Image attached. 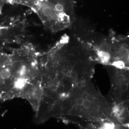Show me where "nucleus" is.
I'll return each instance as SVG.
<instances>
[{
    "label": "nucleus",
    "mask_w": 129,
    "mask_h": 129,
    "mask_svg": "<svg viewBox=\"0 0 129 129\" xmlns=\"http://www.w3.org/2000/svg\"><path fill=\"white\" fill-rule=\"evenodd\" d=\"M114 84L117 86H123L126 83L127 79L124 74L122 73L117 74L114 78Z\"/></svg>",
    "instance_id": "f257e3e1"
},
{
    "label": "nucleus",
    "mask_w": 129,
    "mask_h": 129,
    "mask_svg": "<svg viewBox=\"0 0 129 129\" xmlns=\"http://www.w3.org/2000/svg\"><path fill=\"white\" fill-rule=\"evenodd\" d=\"M27 80L24 77H19L16 79L14 83V86L17 89H22L26 86Z\"/></svg>",
    "instance_id": "f03ea898"
},
{
    "label": "nucleus",
    "mask_w": 129,
    "mask_h": 129,
    "mask_svg": "<svg viewBox=\"0 0 129 129\" xmlns=\"http://www.w3.org/2000/svg\"><path fill=\"white\" fill-rule=\"evenodd\" d=\"M41 12L44 16L47 18L52 17L54 14L53 9L48 6H43L41 9Z\"/></svg>",
    "instance_id": "7ed1b4c3"
},
{
    "label": "nucleus",
    "mask_w": 129,
    "mask_h": 129,
    "mask_svg": "<svg viewBox=\"0 0 129 129\" xmlns=\"http://www.w3.org/2000/svg\"><path fill=\"white\" fill-rule=\"evenodd\" d=\"M111 64L113 66V67L118 69H123L126 67L125 61L121 60L114 61Z\"/></svg>",
    "instance_id": "20e7f679"
},
{
    "label": "nucleus",
    "mask_w": 129,
    "mask_h": 129,
    "mask_svg": "<svg viewBox=\"0 0 129 129\" xmlns=\"http://www.w3.org/2000/svg\"><path fill=\"white\" fill-rule=\"evenodd\" d=\"M115 125L112 122H105L102 125L100 128L105 129H114Z\"/></svg>",
    "instance_id": "39448f33"
},
{
    "label": "nucleus",
    "mask_w": 129,
    "mask_h": 129,
    "mask_svg": "<svg viewBox=\"0 0 129 129\" xmlns=\"http://www.w3.org/2000/svg\"><path fill=\"white\" fill-rule=\"evenodd\" d=\"M55 9L56 11L58 12H61L63 11L64 10V7L61 4H57L55 6Z\"/></svg>",
    "instance_id": "423d86ee"
}]
</instances>
